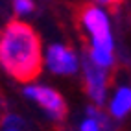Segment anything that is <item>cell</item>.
<instances>
[{
  "mask_svg": "<svg viewBox=\"0 0 131 131\" xmlns=\"http://www.w3.org/2000/svg\"><path fill=\"white\" fill-rule=\"evenodd\" d=\"M42 46L37 31L22 20H11L0 31V67L6 74L31 83L42 68Z\"/></svg>",
  "mask_w": 131,
  "mask_h": 131,
  "instance_id": "1",
  "label": "cell"
},
{
  "mask_svg": "<svg viewBox=\"0 0 131 131\" xmlns=\"http://www.w3.org/2000/svg\"><path fill=\"white\" fill-rule=\"evenodd\" d=\"M80 28L83 35L89 39V56L98 67L109 68L115 67L116 56H115V37L111 31V19L105 7L100 6H85L80 11Z\"/></svg>",
  "mask_w": 131,
  "mask_h": 131,
  "instance_id": "2",
  "label": "cell"
},
{
  "mask_svg": "<svg viewBox=\"0 0 131 131\" xmlns=\"http://www.w3.org/2000/svg\"><path fill=\"white\" fill-rule=\"evenodd\" d=\"M42 65L56 76H72L81 70V57L78 52L63 42H54L46 46L42 56Z\"/></svg>",
  "mask_w": 131,
  "mask_h": 131,
  "instance_id": "3",
  "label": "cell"
},
{
  "mask_svg": "<svg viewBox=\"0 0 131 131\" xmlns=\"http://www.w3.org/2000/svg\"><path fill=\"white\" fill-rule=\"evenodd\" d=\"M81 72H83V81L89 98L92 100V105L102 107L107 103V92H109V70L102 68L94 61L85 56L81 59Z\"/></svg>",
  "mask_w": 131,
  "mask_h": 131,
  "instance_id": "4",
  "label": "cell"
},
{
  "mask_svg": "<svg viewBox=\"0 0 131 131\" xmlns=\"http://www.w3.org/2000/svg\"><path fill=\"white\" fill-rule=\"evenodd\" d=\"M24 96L33 103H37L41 109L48 113L50 118L61 120L67 113V103L56 89L48 85H37V83H28L24 87Z\"/></svg>",
  "mask_w": 131,
  "mask_h": 131,
  "instance_id": "5",
  "label": "cell"
},
{
  "mask_svg": "<svg viewBox=\"0 0 131 131\" xmlns=\"http://www.w3.org/2000/svg\"><path fill=\"white\" fill-rule=\"evenodd\" d=\"M107 111L113 120H122L131 113V87L120 85L111 92L107 100Z\"/></svg>",
  "mask_w": 131,
  "mask_h": 131,
  "instance_id": "6",
  "label": "cell"
},
{
  "mask_svg": "<svg viewBox=\"0 0 131 131\" xmlns=\"http://www.w3.org/2000/svg\"><path fill=\"white\" fill-rule=\"evenodd\" d=\"M24 120L19 115H6L0 122V131H24Z\"/></svg>",
  "mask_w": 131,
  "mask_h": 131,
  "instance_id": "7",
  "label": "cell"
},
{
  "mask_svg": "<svg viewBox=\"0 0 131 131\" xmlns=\"http://www.w3.org/2000/svg\"><path fill=\"white\" fill-rule=\"evenodd\" d=\"M33 0H13V11L17 17H26L33 13Z\"/></svg>",
  "mask_w": 131,
  "mask_h": 131,
  "instance_id": "8",
  "label": "cell"
},
{
  "mask_svg": "<svg viewBox=\"0 0 131 131\" xmlns=\"http://www.w3.org/2000/svg\"><path fill=\"white\" fill-rule=\"evenodd\" d=\"M80 131H103V129H102L98 120H94L91 116H85L80 124Z\"/></svg>",
  "mask_w": 131,
  "mask_h": 131,
  "instance_id": "9",
  "label": "cell"
},
{
  "mask_svg": "<svg viewBox=\"0 0 131 131\" xmlns=\"http://www.w3.org/2000/svg\"><path fill=\"white\" fill-rule=\"evenodd\" d=\"M118 2L120 0H94V4L100 7H111V6H116Z\"/></svg>",
  "mask_w": 131,
  "mask_h": 131,
  "instance_id": "10",
  "label": "cell"
}]
</instances>
